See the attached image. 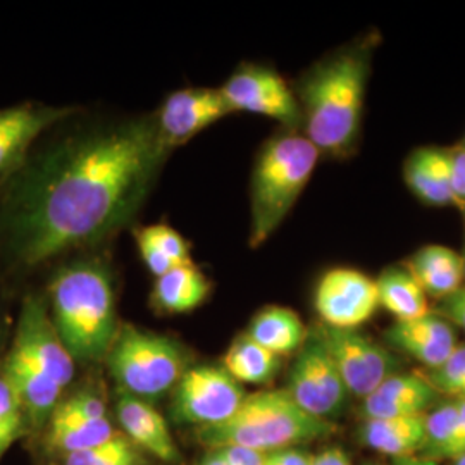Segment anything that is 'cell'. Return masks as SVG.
<instances>
[{"instance_id": "6da1fadb", "label": "cell", "mask_w": 465, "mask_h": 465, "mask_svg": "<svg viewBox=\"0 0 465 465\" xmlns=\"http://www.w3.org/2000/svg\"><path fill=\"white\" fill-rule=\"evenodd\" d=\"M155 119L142 117L67 138L17 180L5 213L13 255L36 266L124 226L166 161Z\"/></svg>"}, {"instance_id": "7a4b0ae2", "label": "cell", "mask_w": 465, "mask_h": 465, "mask_svg": "<svg viewBox=\"0 0 465 465\" xmlns=\"http://www.w3.org/2000/svg\"><path fill=\"white\" fill-rule=\"evenodd\" d=\"M369 59L362 50H345L319 63L300 84L303 136L319 153L341 155L353 147L362 121Z\"/></svg>"}, {"instance_id": "3957f363", "label": "cell", "mask_w": 465, "mask_h": 465, "mask_svg": "<svg viewBox=\"0 0 465 465\" xmlns=\"http://www.w3.org/2000/svg\"><path fill=\"white\" fill-rule=\"evenodd\" d=\"M52 322L74 361H99L116 338V299L109 271L97 262L64 267L50 286Z\"/></svg>"}, {"instance_id": "277c9868", "label": "cell", "mask_w": 465, "mask_h": 465, "mask_svg": "<svg viewBox=\"0 0 465 465\" xmlns=\"http://www.w3.org/2000/svg\"><path fill=\"white\" fill-rule=\"evenodd\" d=\"M332 431L330 420L309 416L286 390H262L247 395L232 419L200 428L199 440L211 450L245 447L269 453L314 441Z\"/></svg>"}, {"instance_id": "5b68a950", "label": "cell", "mask_w": 465, "mask_h": 465, "mask_svg": "<svg viewBox=\"0 0 465 465\" xmlns=\"http://www.w3.org/2000/svg\"><path fill=\"white\" fill-rule=\"evenodd\" d=\"M319 155V150L295 132L278 134L261 149L250 184L252 247H261L282 226L311 182Z\"/></svg>"}, {"instance_id": "8992f818", "label": "cell", "mask_w": 465, "mask_h": 465, "mask_svg": "<svg viewBox=\"0 0 465 465\" xmlns=\"http://www.w3.org/2000/svg\"><path fill=\"white\" fill-rule=\"evenodd\" d=\"M107 364L123 393L155 399L174 388L184 374L183 350L163 334L126 324L117 330Z\"/></svg>"}, {"instance_id": "52a82bcc", "label": "cell", "mask_w": 465, "mask_h": 465, "mask_svg": "<svg viewBox=\"0 0 465 465\" xmlns=\"http://www.w3.org/2000/svg\"><path fill=\"white\" fill-rule=\"evenodd\" d=\"M284 390L302 411L322 420L338 416L350 397L330 351L317 334L302 345Z\"/></svg>"}, {"instance_id": "ba28073f", "label": "cell", "mask_w": 465, "mask_h": 465, "mask_svg": "<svg viewBox=\"0 0 465 465\" xmlns=\"http://www.w3.org/2000/svg\"><path fill=\"white\" fill-rule=\"evenodd\" d=\"M174 388L176 416L200 428L217 426L232 419L247 397L242 384L223 367L186 369Z\"/></svg>"}, {"instance_id": "9c48e42d", "label": "cell", "mask_w": 465, "mask_h": 465, "mask_svg": "<svg viewBox=\"0 0 465 465\" xmlns=\"http://www.w3.org/2000/svg\"><path fill=\"white\" fill-rule=\"evenodd\" d=\"M317 336L330 351L334 366L353 397L366 399L399 369V361L388 350L357 330L322 326Z\"/></svg>"}, {"instance_id": "30bf717a", "label": "cell", "mask_w": 465, "mask_h": 465, "mask_svg": "<svg viewBox=\"0 0 465 465\" xmlns=\"http://www.w3.org/2000/svg\"><path fill=\"white\" fill-rule=\"evenodd\" d=\"M314 307L326 328L357 330L380 309L376 280L357 269L334 267L317 282Z\"/></svg>"}, {"instance_id": "8fae6325", "label": "cell", "mask_w": 465, "mask_h": 465, "mask_svg": "<svg viewBox=\"0 0 465 465\" xmlns=\"http://www.w3.org/2000/svg\"><path fill=\"white\" fill-rule=\"evenodd\" d=\"M232 113H252L280 121L293 130L302 123L300 104L282 76L267 67L243 66L219 88Z\"/></svg>"}, {"instance_id": "7c38bea8", "label": "cell", "mask_w": 465, "mask_h": 465, "mask_svg": "<svg viewBox=\"0 0 465 465\" xmlns=\"http://www.w3.org/2000/svg\"><path fill=\"white\" fill-rule=\"evenodd\" d=\"M11 351L47 374L63 390L74 378V359L59 338L40 300L25 302Z\"/></svg>"}, {"instance_id": "4fadbf2b", "label": "cell", "mask_w": 465, "mask_h": 465, "mask_svg": "<svg viewBox=\"0 0 465 465\" xmlns=\"http://www.w3.org/2000/svg\"><path fill=\"white\" fill-rule=\"evenodd\" d=\"M232 114L219 88H183L173 92L155 117L169 149L186 143L223 117Z\"/></svg>"}, {"instance_id": "5bb4252c", "label": "cell", "mask_w": 465, "mask_h": 465, "mask_svg": "<svg viewBox=\"0 0 465 465\" xmlns=\"http://www.w3.org/2000/svg\"><path fill=\"white\" fill-rule=\"evenodd\" d=\"M73 109L47 105H17L0 111V180L13 173L35 140Z\"/></svg>"}, {"instance_id": "9a60e30c", "label": "cell", "mask_w": 465, "mask_h": 465, "mask_svg": "<svg viewBox=\"0 0 465 465\" xmlns=\"http://www.w3.org/2000/svg\"><path fill=\"white\" fill-rule=\"evenodd\" d=\"M436 395V390L424 376L395 372L362 400V414L366 420L424 416Z\"/></svg>"}, {"instance_id": "2e32d148", "label": "cell", "mask_w": 465, "mask_h": 465, "mask_svg": "<svg viewBox=\"0 0 465 465\" xmlns=\"http://www.w3.org/2000/svg\"><path fill=\"white\" fill-rule=\"evenodd\" d=\"M386 340L395 349L430 367V371L441 366L459 345L455 328L447 319L432 314L412 321H395L386 331Z\"/></svg>"}, {"instance_id": "e0dca14e", "label": "cell", "mask_w": 465, "mask_h": 465, "mask_svg": "<svg viewBox=\"0 0 465 465\" xmlns=\"http://www.w3.org/2000/svg\"><path fill=\"white\" fill-rule=\"evenodd\" d=\"M117 419L124 436L136 449L145 450L159 460H178V449L166 419L147 400L123 393L116 405Z\"/></svg>"}, {"instance_id": "ac0fdd59", "label": "cell", "mask_w": 465, "mask_h": 465, "mask_svg": "<svg viewBox=\"0 0 465 465\" xmlns=\"http://www.w3.org/2000/svg\"><path fill=\"white\" fill-rule=\"evenodd\" d=\"M403 176L417 199L434 207H459L451 188L449 150L424 147L412 152L405 163Z\"/></svg>"}, {"instance_id": "d6986e66", "label": "cell", "mask_w": 465, "mask_h": 465, "mask_svg": "<svg viewBox=\"0 0 465 465\" xmlns=\"http://www.w3.org/2000/svg\"><path fill=\"white\" fill-rule=\"evenodd\" d=\"M0 376L15 391L23 412L36 424L50 419L61 401L63 388L13 351L5 359Z\"/></svg>"}, {"instance_id": "ffe728a7", "label": "cell", "mask_w": 465, "mask_h": 465, "mask_svg": "<svg viewBox=\"0 0 465 465\" xmlns=\"http://www.w3.org/2000/svg\"><path fill=\"white\" fill-rule=\"evenodd\" d=\"M464 255L443 245H426L411 257L407 271L428 297L443 300L464 286Z\"/></svg>"}, {"instance_id": "44dd1931", "label": "cell", "mask_w": 465, "mask_h": 465, "mask_svg": "<svg viewBox=\"0 0 465 465\" xmlns=\"http://www.w3.org/2000/svg\"><path fill=\"white\" fill-rule=\"evenodd\" d=\"M361 438L369 449L401 459L412 457L426 447V414L403 419L364 420Z\"/></svg>"}, {"instance_id": "7402d4cb", "label": "cell", "mask_w": 465, "mask_h": 465, "mask_svg": "<svg viewBox=\"0 0 465 465\" xmlns=\"http://www.w3.org/2000/svg\"><path fill=\"white\" fill-rule=\"evenodd\" d=\"M211 293V282L193 264L178 266L155 278L152 299L169 314H186L200 307Z\"/></svg>"}, {"instance_id": "603a6c76", "label": "cell", "mask_w": 465, "mask_h": 465, "mask_svg": "<svg viewBox=\"0 0 465 465\" xmlns=\"http://www.w3.org/2000/svg\"><path fill=\"white\" fill-rule=\"evenodd\" d=\"M245 334L278 357L302 349L309 338L299 314L278 305L262 309L252 319Z\"/></svg>"}, {"instance_id": "cb8c5ba5", "label": "cell", "mask_w": 465, "mask_h": 465, "mask_svg": "<svg viewBox=\"0 0 465 465\" xmlns=\"http://www.w3.org/2000/svg\"><path fill=\"white\" fill-rule=\"evenodd\" d=\"M380 307L397 321H412L428 316V295L403 267H388L376 280Z\"/></svg>"}, {"instance_id": "d4e9b609", "label": "cell", "mask_w": 465, "mask_h": 465, "mask_svg": "<svg viewBox=\"0 0 465 465\" xmlns=\"http://www.w3.org/2000/svg\"><path fill=\"white\" fill-rule=\"evenodd\" d=\"M282 357L255 343L247 334L238 336L224 355L223 369L240 384H264L280 371Z\"/></svg>"}, {"instance_id": "484cf974", "label": "cell", "mask_w": 465, "mask_h": 465, "mask_svg": "<svg viewBox=\"0 0 465 465\" xmlns=\"http://www.w3.org/2000/svg\"><path fill=\"white\" fill-rule=\"evenodd\" d=\"M49 422L52 449L59 450L66 455L94 449L116 434L109 417L88 420H63L50 417Z\"/></svg>"}, {"instance_id": "4316f807", "label": "cell", "mask_w": 465, "mask_h": 465, "mask_svg": "<svg viewBox=\"0 0 465 465\" xmlns=\"http://www.w3.org/2000/svg\"><path fill=\"white\" fill-rule=\"evenodd\" d=\"M138 449L124 436L116 432L105 443L94 449L66 455L64 465H140Z\"/></svg>"}, {"instance_id": "83f0119b", "label": "cell", "mask_w": 465, "mask_h": 465, "mask_svg": "<svg viewBox=\"0 0 465 465\" xmlns=\"http://www.w3.org/2000/svg\"><path fill=\"white\" fill-rule=\"evenodd\" d=\"M459 419L457 400H449L434 407V411L426 414V447L428 459L438 460L445 459L451 436Z\"/></svg>"}, {"instance_id": "f1b7e54d", "label": "cell", "mask_w": 465, "mask_h": 465, "mask_svg": "<svg viewBox=\"0 0 465 465\" xmlns=\"http://www.w3.org/2000/svg\"><path fill=\"white\" fill-rule=\"evenodd\" d=\"M436 393L449 395L450 400H465V345H457L449 359L426 376Z\"/></svg>"}, {"instance_id": "f546056e", "label": "cell", "mask_w": 465, "mask_h": 465, "mask_svg": "<svg viewBox=\"0 0 465 465\" xmlns=\"http://www.w3.org/2000/svg\"><path fill=\"white\" fill-rule=\"evenodd\" d=\"M136 236L147 240L150 245H153L163 255H166L169 261H173L178 266L193 264L192 252L183 236L176 230L164 226V224H152L147 228H142L136 232Z\"/></svg>"}, {"instance_id": "4dcf8cb0", "label": "cell", "mask_w": 465, "mask_h": 465, "mask_svg": "<svg viewBox=\"0 0 465 465\" xmlns=\"http://www.w3.org/2000/svg\"><path fill=\"white\" fill-rule=\"evenodd\" d=\"M23 409L15 391L0 376V459L15 445L23 428Z\"/></svg>"}, {"instance_id": "1f68e13d", "label": "cell", "mask_w": 465, "mask_h": 465, "mask_svg": "<svg viewBox=\"0 0 465 465\" xmlns=\"http://www.w3.org/2000/svg\"><path fill=\"white\" fill-rule=\"evenodd\" d=\"M50 417L63 419V420L104 419L107 417V405L99 395L92 391H80L69 399L59 401Z\"/></svg>"}, {"instance_id": "d6a6232c", "label": "cell", "mask_w": 465, "mask_h": 465, "mask_svg": "<svg viewBox=\"0 0 465 465\" xmlns=\"http://www.w3.org/2000/svg\"><path fill=\"white\" fill-rule=\"evenodd\" d=\"M438 311L440 316L447 319L451 326H459L465 331V284L455 293L441 300Z\"/></svg>"}, {"instance_id": "836d02e7", "label": "cell", "mask_w": 465, "mask_h": 465, "mask_svg": "<svg viewBox=\"0 0 465 465\" xmlns=\"http://www.w3.org/2000/svg\"><path fill=\"white\" fill-rule=\"evenodd\" d=\"M228 465H266L267 453L245 447H221L214 449Z\"/></svg>"}, {"instance_id": "e575fe53", "label": "cell", "mask_w": 465, "mask_h": 465, "mask_svg": "<svg viewBox=\"0 0 465 465\" xmlns=\"http://www.w3.org/2000/svg\"><path fill=\"white\" fill-rule=\"evenodd\" d=\"M451 166V188L462 209L465 207V149L462 145L449 150Z\"/></svg>"}, {"instance_id": "d590c367", "label": "cell", "mask_w": 465, "mask_h": 465, "mask_svg": "<svg viewBox=\"0 0 465 465\" xmlns=\"http://www.w3.org/2000/svg\"><path fill=\"white\" fill-rule=\"evenodd\" d=\"M311 453L303 450L292 447V449L276 450L269 451L266 457V465H312Z\"/></svg>"}, {"instance_id": "8d00e7d4", "label": "cell", "mask_w": 465, "mask_h": 465, "mask_svg": "<svg viewBox=\"0 0 465 465\" xmlns=\"http://www.w3.org/2000/svg\"><path fill=\"white\" fill-rule=\"evenodd\" d=\"M457 403H459V419H457V426H455V431H453L447 455H445V459H450V460L465 453V400H457Z\"/></svg>"}, {"instance_id": "74e56055", "label": "cell", "mask_w": 465, "mask_h": 465, "mask_svg": "<svg viewBox=\"0 0 465 465\" xmlns=\"http://www.w3.org/2000/svg\"><path fill=\"white\" fill-rule=\"evenodd\" d=\"M312 465H351L345 450L328 449L312 457Z\"/></svg>"}, {"instance_id": "f35d334b", "label": "cell", "mask_w": 465, "mask_h": 465, "mask_svg": "<svg viewBox=\"0 0 465 465\" xmlns=\"http://www.w3.org/2000/svg\"><path fill=\"white\" fill-rule=\"evenodd\" d=\"M393 465H438V460H432L428 457H401V459H395Z\"/></svg>"}, {"instance_id": "ab89813d", "label": "cell", "mask_w": 465, "mask_h": 465, "mask_svg": "<svg viewBox=\"0 0 465 465\" xmlns=\"http://www.w3.org/2000/svg\"><path fill=\"white\" fill-rule=\"evenodd\" d=\"M200 465H228L226 464V460L217 453V451H214V450H211L203 459H202V462H200Z\"/></svg>"}, {"instance_id": "60d3db41", "label": "cell", "mask_w": 465, "mask_h": 465, "mask_svg": "<svg viewBox=\"0 0 465 465\" xmlns=\"http://www.w3.org/2000/svg\"><path fill=\"white\" fill-rule=\"evenodd\" d=\"M453 465H465V453L459 455L457 459H453Z\"/></svg>"}, {"instance_id": "b9f144b4", "label": "cell", "mask_w": 465, "mask_h": 465, "mask_svg": "<svg viewBox=\"0 0 465 465\" xmlns=\"http://www.w3.org/2000/svg\"><path fill=\"white\" fill-rule=\"evenodd\" d=\"M464 262H465V252H464ZM464 280H465V269H464Z\"/></svg>"}, {"instance_id": "7bdbcfd3", "label": "cell", "mask_w": 465, "mask_h": 465, "mask_svg": "<svg viewBox=\"0 0 465 465\" xmlns=\"http://www.w3.org/2000/svg\"><path fill=\"white\" fill-rule=\"evenodd\" d=\"M462 147H464V149H465V140H464V143H462Z\"/></svg>"}, {"instance_id": "ee69618b", "label": "cell", "mask_w": 465, "mask_h": 465, "mask_svg": "<svg viewBox=\"0 0 465 465\" xmlns=\"http://www.w3.org/2000/svg\"><path fill=\"white\" fill-rule=\"evenodd\" d=\"M462 211H464V219H465V207H464V209H462Z\"/></svg>"}]
</instances>
